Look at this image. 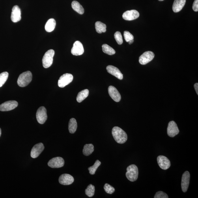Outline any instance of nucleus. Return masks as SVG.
Wrapping results in <instances>:
<instances>
[{"instance_id":"f257e3e1","label":"nucleus","mask_w":198,"mask_h":198,"mask_svg":"<svg viewBox=\"0 0 198 198\" xmlns=\"http://www.w3.org/2000/svg\"><path fill=\"white\" fill-rule=\"evenodd\" d=\"M112 134L115 141L118 143H124L128 140V135L126 133L119 127H114L112 130Z\"/></svg>"},{"instance_id":"f03ea898","label":"nucleus","mask_w":198,"mask_h":198,"mask_svg":"<svg viewBox=\"0 0 198 198\" xmlns=\"http://www.w3.org/2000/svg\"><path fill=\"white\" fill-rule=\"evenodd\" d=\"M32 75L29 71L24 72L19 76L18 84L20 87H25L29 84L32 80Z\"/></svg>"},{"instance_id":"7ed1b4c3","label":"nucleus","mask_w":198,"mask_h":198,"mask_svg":"<svg viewBox=\"0 0 198 198\" xmlns=\"http://www.w3.org/2000/svg\"><path fill=\"white\" fill-rule=\"evenodd\" d=\"M126 176L128 180L131 182L136 181L138 176V169L136 165L132 164L127 169Z\"/></svg>"},{"instance_id":"20e7f679","label":"nucleus","mask_w":198,"mask_h":198,"mask_svg":"<svg viewBox=\"0 0 198 198\" xmlns=\"http://www.w3.org/2000/svg\"><path fill=\"white\" fill-rule=\"evenodd\" d=\"M55 54V51L53 49L49 50L45 53L42 59L43 65L44 68H47L52 65Z\"/></svg>"},{"instance_id":"39448f33","label":"nucleus","mask_w":198,"mask_h":198,"mask_svg":"<svg viewBox=\"0 0 198 198\" xmlns=\"http://www.w3.org/2000/svg\"><path fill=\"white\" fill-rule=\"evenodd\" d=\"M73 75L70 74H64L60 77L58 81V86L60 87L63 88L69 84L73 80Z\"/></svg>"},{"instance_id":"423d86ee","label":"nucleus","mask_w":198,"mask_h":198,"mask_svg":"<svg viewBox=\"0 0 198 198\" xmlns=\"http://www.w3.org/2000/svg\"><path fill=\"white\" fill-rule=\"evenodd\" d=\"M36 119L39 123L44 124L47 119V111L44 107H39L38 110L36 114Z\"/></svg>"},{"instance_id":"0eeeda50","label":"nucleus","mask_w":198,"mask_h":198,"mask_svg":"<svg viewBox=\"0 0 198 198\" xmlns=\"http://www.w3.org/2000/svg\"><path fill=\"white\" fill-rule=\"evenodd\" d=\"M155 55L151 51H147L144 53L139 58V61L141 65H146L154 59Z\"/></svg>"},{"instance_id":"6e6552de","label":"nucleus","mask_w":198,"mask_h":198,"mask_svg":"<svg viewBox=\"0 0 198 198\" xmlns=\"http://www.w3.org/2000/svg\"><path fill=\"white\" fill-rule=\"evenodd\" d=\"M179 132V129L176 122L174 121L170 122L167 128L168 135L169 137H174L178 135Z\"/></svg>"},{"instance_id":"1a4fd4ad","label":"nucleus","mask_w":198,"mask_h":198,"mask_svg":"<svg viewBox=\"0 0 198 198\" xmlns=\"http://www.w3.org/2000/svg\"><path fill=\"white\" fill-rule=\"evenodd\" d=\"M18 103L15 101H9L0 105V111L3 112L12 110L18 106Z\"/></svg>"},{"instance_id":"9d476101","label":"nucleus","mask_w":198,"mask_h":198,"mask_svg":"<svg viewBox=\"0 0 198 198\" xmlns=\"http://www.w3.org/2000/svg\"><path fill=\"white\" fill-rule=\"evenodd\" d=\"M64 160L61 157H56L49 161L48 166L52 168H59L64 166Z\"/></svg>"},{"instance_id":"9b49d317","label":"nucleus","mask_w":198,"mask_h":198,"mask_svg":"<svg viewBox=\"0 0 198 198\" xmlns=\"http://www.w3.org/2000/svg\"><path fill=\"white\" fill-rule=\"evenodd\" d=\"M157 161L159 167L163 169L167 170L171 166L170 161L165 156H159L157 158Z\"/></svg>"},{"instance_id":"f8f14e48","label":"nucleus","mask_w":198,"mask_h":198,"mask_svg":"<svg viewBox=\"0 0 198 198\" xmlns=\"http://www.w3.org/2000/svg\"><path fill=\"white\" fill-rule=\"evenodd\" d=\"M139 16V13L135 10L127 11L124 13L122 16L124 20L128 21L135 20L138 18Z\"/></svg>"},{"instance_id":"ddd939ff","label":"nucleus","mask_w":198,"mask_h":198,"mask_svg":"<svg viewBox=\"0 0 198 198\" xmlns=\"http://www.w3.org/2000/svg\"><path fill=\"white\" fill-rule=\"evenodd\" d=\"M84 52V49L82 44L79 41H76L73 45L71 50V53L74 55H80Z\"/></svg>"},{"instance_id":"4468645a","label":"nucleus","mask_w":198,"mask_h":198,"mask_svg":"<svg viewBox=\"0 0 198 198\" xmlns=\"http://www.w3.org/2000/svg\"><path fill=\"white\" fill-rule=\"evenodd\" d=\"M190 174L189 172L186 171L183 174L182 178L181 188L184 192H186L188 190L190 183Z\"/></svg>"},{"instance_id":"2eb2a0df","label":"nucleus","mask_w":198,"mask_h":198,"mask_svg":"<svg viewBox=\"0 0 198 198\" xmlns=\"http://www.w3.org/2000/svg\"><path fill=\"white\" fill-rule=\"evenodd\" d=\"M44 147L42 143H38L36 144L32 148L31 152V156L32 158L35 159L38 158L44 151Z\"/></svg>"},{"instance_id":"dca6fc26","label":"nucleus","mask_w":198,"mask_h":198,"mask_svg":"<svg viewBox=\"0 0 198 198\" xmlns=\"http://www.w3.org/2000/svg\"><path fill=\"white\" fill-rule=\"evenodd\" d=\"M74 181V179L70 174H65L60 176L59 182L60 184L64 185H68L72 184Z\"/></svg>"},{"instance_id":"f3484780","label":"nucleus","mask_w":198,"mask_h":198,"mask_svg":"<svg viewBox=\"0 0 198 198\" xmlns=\"http://www.w3.org/2000/svg\"><path fill=\"white\" fill-rule=\"evenodd\" d=\"M21 11L20 8L17 5L13 8L11 18L13 22L17 23L21 20Z\"/></svg>"},{"instance_id":"a211bd4d","label":"nucleus","mask_w":198,"mask_h":198,"mask_svg":"<svg viewBox=\"0 0 198 198\" xmlns=\"http://www.w3.org/2000/svg\"><path fill=\"white\" fill-rule=\"evenodd\" d=\"M108 92L110 96L116 102H119L121 99V96L119 91L113 86L108 87Z\"/></svg>"},{"instance_id":"6ab92c4d","label":"nucleus","mask_w":198,"mask_h":198,"mask_svg":"<svg viewBox=\"0 0 198 198\" xmlns=\"http://www.w3.org/2000/svg\"><path fill=\"white\" fill-rule=\"evenodd\" d=\"M107 72L109 74L113 75L119 79L122 80L123 79V75L119 69L112 65H108L107 67Z\"/></svg>"},{"instance_id":"aec40b11","label":"nucleus","mask_w":198,"mask_h":198,"mask_svg":"<svg viewBox=\"0 0 198 198\" xmlns=\"http://www.w3.org/2000/svg\"><path fill=\"white\" fill-rule=\"evenodd\" d=\"M186 0H175L173 6L174 12L178 13L181 10L185 4Z\"/></svg>"},{"instance_id":"412c9836","label":"nucleus","mask_w":198,"mask_h":198,"mask_svg":"<svg viewBox=\"0 0 198 198\" xmlns=\"http://www.w3.org/2000/svg\"><path fill=\"white\" fill-rule=\"evenodd\" d=\"M56 26V21L54 19L50 18L47 21L45 26V29L49 32H50L55 29Z\"/></svg>"},{"instance_id":"4be33fe9","label":"nucleus","mask_w":198,"mask_h":198,"mask_svg":"<svg viewBox=\"0 0 198 198\" xmlns=\"http://www.w3.org/2000/svg\"><path fill=\"white\" fill-rule=\"evenodd\" d=\"M72 7L73 9L79 14H83L84 13V9L78 2L74 1L72 3Z\"/></svg>"},{"instance_id":"5701e85b","label":"nucleus","mask_w":198,"mask_h":198,"mask_svg":"<svg viewBox=\"0 0 198 198\" xmlns=\"http://www.w3.org/2000/svg\"><path fill=\"white\" fill-rule=\"evenodd\" d=\"M89 94V90L87 89L83 90L80 92L76 97L77 102L79 103L82 102L87 97Z\"/></svg>"},{"instance_id":"b1692460","label":"nucleus","mask_w":198,"mask_h":198,"mask_svg":"<svg viewBox=\"0 0 198 198\" xmlns=\"http://www.w3.org/2000/svg\"><path fill=\"white\" fill-rule=\"evenodd\" d=\"M77 125L76 120L74 118H71L69 122L68 129L71 134H74L76 131Z\"/></svg>"},{"instance_id":"393cba45","label":"nucleus","mask_w":198,"mask_h":198,"mask_svg":"<svg viewBox=\"0 0 198 198\" xmlns=\"http://www.w3.org/2000/svg\"><path fill=\"white\" fill-rule=\"evenodd\" d=\"M94 151V146L92 144H87L84 146L83 152L86 156H89Z\"/></svg>"},{"instance_id":"a878e982","label":"nucleus","mask_w":198,"mask_h":198,"mask_svg":"<svg viewBox=\"0 0 198 198\" xmlns=\"http://www.w3.org/2000/svg\"><path fill=\"white\" fill-rule=\"evenodd\" d=\"M96 31L99 34L104 33L106 31L107 26L100 21H97L95 23Z\"/></svg>"},{"instance_id":"bb28decb","label":"nucleus","mask_w":198,"mask_h":198,"mask_svg":"<svg viewBox=\"0 0 198 198\" xmlns=\"http://www.w3.org/2000/svg\"><path fill=\"white\" fill-rule=\"evenodd\" d=\"M102 50L105 54L109 55H112L115 54L116 51L113 48L107 44H104L102 46Z\"/></svg>"},{"instance_id":"cd10ccee","label":"nucleus","mask_w":198,"mask_h":198,"mask_svg":"<svg viewBox=\"0 0 198 198\" xmlns=\"http://www.w3.org/2000/svg\"><path fill=\"white\" fill-rule=\"evenodd\" d=\"M101 164V162L98 160H96L95 163L92 166L88 168V170L89 171V173L91 175H94L96 173V169Z\"/></svg>"},{"instance_id":"c85d7f7f","label":"nucleus","mask_w":198,"mask_h":198,"mask_svg":"<svg viewBox=\"0 0 198 198\" xmlns=\"http://www.w3.org/2000/svg\"><path fill=\"white\" fill-rule=\"evenodd\" d=\"M95 188L93 185L90 184L87 187L85 190V193L86 195L89 197H92L94 195Z\"/></svg>"},{"instance_id":"c756f323","label":"nucleus","mask_w":198,"mask_h":198,"mask_svg":"<svg viewBox=\"0 0 198 198\" xmlns=\"http://www.w3.org/2000/svg\"><path fill=\"white\" fill-rule=\"evenodd\" d=\"M8 72H3L0 74V87L3 86L5 83L8 80Z\"/></svg>"},{"instance_id":"7c9ffc66","label":"nucleus","mask_w":198,"mask_h":198,"mask_svg":"<svg viewBox=\"0 0 198 198\" xmlns=\"http://www.w3.org/2000/svg\"><path fill=\"white\" fill-rule=\"evenodd\" d=\"M114 37H115L116 41H117L118 44L121 45L123 43L122 36L120 32L117 31L115 32V33L114 34Z\"/></svg>"},{"instance_id":"2f4dec72","label":"nucleus","mask_w":198,"mask_h":198,"mask_svg":"<svg viewBox=\"0 0 198 198\" xmlns=\"http://www.w3.org/2000/svg\"><path fill=\"white\" fill-rule=\"evenodd\" d=\"M104 189L106 192L109 194H112L115 191V189L108 184H106L104 186Z\"/></svg>"},{"instance_id":"473e14b6","label":"nucleus","mask_w":198,"mask_h":198,"mask_svg":"<svg viewBox=\"0 0 198 198\" xmlns=\"http://www.w3.org/2000/svg\"><path fill=\"white\" fill-rule=\"evenodd\" d=\"M124 36L125 40L126 42H128L134 39V36L128 31H125L124 32Z\"/></svg>"},{"instance_id":"72a5a7b5","label":"nucleus","mask_w":198,"mask_h":198,"mask_svg":"<svg viewBox=\"0 0 198 198\" xmlns=\"http://www.w3.org/2000/svg\"><path fill=\"white\" fill-rule=\"evenodd\" d=\"M154 198H168V196L167 194L162 191H159L157 192L154 195Z\"/></svg>"},{"instance_id":"f704fd0d","label":"nucleus","mask_w":198,"mask_h":198,"mask_svg":"<svg viewBox=\"0 0 198 198\" xmlns=\"http://www.w3.org/2000/svg\"><path fill=\"white\" fill-rule=\"evenodd\" d=\"M192 8L195 12L198 11V0H195L193 3Z\"/></svg>"},{"instance_id":"c9c22d12","label":"nucleus","mask_w":198,"mask_h":198,"mask_svg":"<svg viewBox=\"0 0 198 198\" xmlns=\"http://www.w3.org/2000/svg\"><path fill=\"white\" fill-rule=\"evenodd\" d=\"M194 87L197 95H198V83H197L195 84Z\"/></svg>"},{"instance_id":"e433bc0d","label":"nucleus","mask_w":198,"mask_h":198,"mask_svg":"<svg viewBox=\"0 0 198 198\" xmlns=\"http://www.w3.org/2000/svg\"><path fill=\"white\" fill-rule=\"evenodd\" d=\"M134 39L131 40L130 41H129L128 42L129 44H132L133 43V42H134Z\"/></svg>"},{"instance_id":"4c0bfd02","label":"nucleus","mask_w":198,"mask_h":198,"mask_svg":"<svg viewBox=\"0 0 198 198\" xmlns=\"http://www.w3.org/2000/svg\"><path fill=\"white\" fill-rule=\"evenodd\" d=\"M2 134L1 129L0 128V137H1Z\"/></svg>"},{"instance_id":"58836bf2","label":"nucleus","mask_w":198,"mask_h":198,"mask_svg":"<svg viewBox=\"0 0 198 198\" xmlns=\"http://www.w3.org/2000/svg\"><path fill=\"white\" fill-rule=\"evenodd\" d=\"M159 1H164V0H159Z\"/></svg>"}]
</instances>
